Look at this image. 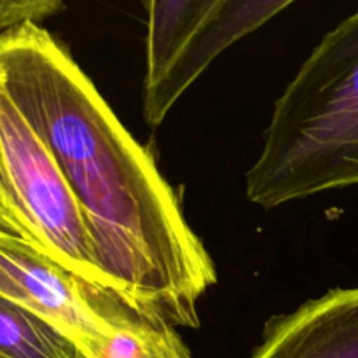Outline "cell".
I'll return each instance as SVG.
<instances>
[{"instance_id": "1", "label": "cell", "mask_w": 358, "mask_h": 358, "mask_svg": "<svg viewBox=\"0 0 358 358\" xmlns=\"http://www.w3.org/2000/svg\"><path fill=\"white\" fill-rule=\"evenodd\" d=\"M0 86L55 157L108 290L143 317L199 327L217 273L159 173L69 49L38 23L0 34Z\"/></svg>"}, {"instance_id": "5", "label": "cell", "mask_w": 358, "mask_h": 358, "mask_svg": "<svg viewBox=\"0 0 358 358\" xmlns=\"http://www.w3.org/2000/svg\"><path fill=\"white\" fill-rule=\"evenodd\" d=\"M0 296L51 322L91 358L98 357L119 329L142 315L112 294L84 285L41 248L3 229Z\"/></svg>"}, {"instance_id": "4", "label": "cell", "mask_w": 358, "mask_h": 358, "mask_svg": "<svg viewBox=\"0 0 358 358\" xmlns=\"http://www.w3.org/2000/svg\"><path fill=\"white\" fill-rule=\"evenodd\" d=\"M143 117L157 128L210 63L290 7L289 0H150Z\"/></svg>"}, {"instance_id": "7", "label": "cell", "mask_w": 358, "mask_h": 358, "mask_svg": "<svg viewBox=\"0 0 358 358\" xmlns=\"http://www.w3.org/2000/svg\"><path fill=\"white\" fill-rule=\"evenodd\" d=\"M0 358H91L34 311L0 296Z\"/></svg>"}, {"instance_id": "2", "label": "cell", "mask_w": 358, "mask_h": 358, "mask_svg": "<svg viewBox=\"0 0 358 358\" xmlns=\"http://www.w3.org/2000/svg\"><path fill=\"white\" fill-rule=\"evenodd\" d=\"M245 185L264 210L358 185V10L318 42L276 98Z\"/></svg>"}, {"instance_id": "3", "label": "cell", "mask_w": 358, "mask_h": 358, "mask_svg": "<svg viewBox=\"0 0 358 358\" xmlns=\"http://www.w3.org/2000/svg\"><path fill=\"white\" fill-rule=\"evenodd\" d=\"M0 205L23 224L35 247L70 275L98 292L112 294L65 177L2 86Z\"/></svg>"}, {"instance_id": "6", "label": "cell", "mask_w": 358, "mask_h": 358, "mask_svg": "<svg viewBox=\"0 0 358 358\" xmlns=\"http://www.w3.org/2000/svg\"><path fill=\"white\" fill-rule=\"evenodd\" d=\"M250 358H358V289H332L269 318Z\"/></svg>"}, {"instance_id": "8", "label": "cell", "mask_w": 358, "mask_h": 358, "mask_svg": "<svg viewBox=\"0 0 358 358\" xmlns=\"http://www.w3.org/2000/svg\"><path fill=\"white\" fill-rule=\"evenodd\" d=\"M96 358H192L175 327L143 315L119 329Z\"/></svg>"}, {"instance_id": "9", "label": "cell", "mask_w": 358, "mask_h": 358, "mask_svg": "<svg viewBox=\"0 0 358 358\" xmlns=\"http://www.w3.org/2000/svg\"><path fill=\"white\" fill-rule=\"evenodd\" d=\"M62 9L65 6L58 0H0V34L28 21L38 23Z\"/></svg>"}, {"instance_id": "10", "label": "cell", "mask_w": 358, "mask_h": 358, "mask_svg": "<svg viewBox=\"0 0 358 358\" xmlns=\"http://www.w3.org/2000/svg\"><path fill=\"white\" fill-rule=\"evenodd\" d=\"M0 229H3V231H7L9 234H14V236L21 238V240L30 241V243L34 245V241H31L30 234H28V231L24 229L23 224H21L20 220H17L16 217L9 212V210L3 208L2 205H0Z\"/></svg>"}]
</instances>
